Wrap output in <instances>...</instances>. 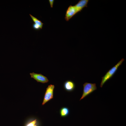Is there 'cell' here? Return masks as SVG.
I'll list each match as a JSON object with an SVG mask.
<instances>
[{
  "mask_svg": "<svg viewBox=\"0 0 126 126\" xmlns=\"http://www.w3.org/2000/svg\"><path fill=\"white\" fill-rule=\"evenodd\" d=\"M124 60V58H122L115 66L109 70L103 77H102V80L100 85L101 87H102L104 84L112 77Z\"/></svg>",
  "mask_w": 126,
  "mask_h": 126,
  "instance_id": "cell-1",
  "label": "cell"
},
{
  "mask_svg": "<svg viewBox=\"0 0 126 126\" xmlns=\"http://www.w3.org/2000/svg\"><path fill=\"white\" fill-rule=\"evenodd\" d=\"M83 92L80 100L92 93L97 89L95 83H85L83 84Z\"/></svg>",
  "mask_w": 126,
  "mask_h": 126,
  "instance_id": "cell-2",
  "label": "cell"
},
{
  "mask_svg": "<svg viewBox=\"0 0 126 126\" xmlns=\"http://www.w3.org/2000/svg\"><path fill=\"white\" fill-rule=\"evenodd\" d=\"M55 86L52 84L49 85L46 88L42 105H44L46 103L53 98V94Z\"/></svg>",
  "mask_w": 126,
  "mask_h": 126,
  "instance_id": "cell-3",
  "label": "cell"
},
{
  "mask_svg": "<svg viewBox=\"0 0 126 126\" xmlns=\"http://www.w3.org/2000/svg\"><path fill=\"white\" fill-rule=\"evenodd\" d=\"M30 74L31 77L33 78L37 82L45 83L48 82L49 80L47 78L41 74H39L34 72L30 73Z\"/></svg>",
  "mask_w": 126,
  "mask_h": 126,
  "instance_id": "cell-4",
  "label": "cell"
},
{
  "mask_svg": "<svg viewBox=\"0 0 126 126\" xmlns=\"http://www.w3.org/2000/svg\"><path fill=\"white\" fill-rule=\"evenodd\" d=\"M77 13L74 6L70 5L66 12L65 19L68 21L75 14Z\"/></svg>",
  "mask_w": 126,
  "mask_h": 126,
  "instance_id": "cell-5",
  "label": "cell"
},
{
  "mask_svg": "<svg viewBox=\"0 0 126 126\" xmlns=\"http://www.w3.org/2000/svg\"><path fill=\"white\" fill-rule=\"evenodd\" d=\"M88 0H80L74 6L77 12H80L83 9L87 7Z\"/></svg>",
  "mask_w": 126,
  "mask_h": 126,
  "instance_id": "cell-6",
  "label": "cell"
},
{
  "mask_svg": "<svg viewBox=\"0 0 126 126\" xmlns=\"http://www.w3.org/2000/svg\"><path fill=\"white\" fill-rule=\"evenodd\" d=\"M64 87L66 91L70 92L74 90L75 87V85L74 83L72 81L67 80L64 83Z\"/></svg>",
  "mask_w": 126,
  "mask_h": 126,
  "instance_id": "cell-7",
  "label": "cell"
},
{
  "mask_svg": "<svg viewBox=\"0 0 126 126\" xmlns=\"http://www.w3.org/2000/svg\"><path fill=\"white\" fill-rule=\"evenodd\" d=\"M29 15L31 18L32 21L37 25H38L41 29H42L43 27V24L42 23L41 21L38 19L34 17L31 14Z\"/></svg>",
  "mask_w": 126,
  "mask_h": 126,
  "instance_id": "cell-8",
  "label": "cell"
},
{
  "mask_svg": "<svg viewBox=\"0 0 126 126\" xmlns=\"http://www.w3.org/2000/svg\"><path fill=\"white\" fill-rule=\"evenodd\" d=\"M69 110L66 107H63L60 110V114L62 117H64L67 116L69 114Z\"/></svg>",
  "mask_w": 126,
  "mask_h": 126,
  "instance_id": "cell-9",
  "label": "cell"
},
{
  "mask_svg": "<svg viewBox=\"0 0 126 126\" xmlns=\"http://www.w3.org/2000/svg\"><path fill=\"white\" fill-rule=\"evenodd\" d=\"M36 122V119H35L28 123L26 126H34Z\"/></svg>",
  "mask_w": 126,
  "mask_h": 126,
  "instance_id": "cell-10",
  "label": "cell"
},
{
  "mask_svg": "<svg viewBox=\"0 0 126 126\" xmlns=\"http://www.w3.org/2000/svg\"><path fill=\"white\" fill-rule=\"evenodd\" d=\"M33 28L36 30H38L41 29L39 26L35 23H34L32 24Z\"/></svg>",
  "mask_w": 126,
  "mask_h": 126,
  "instance_id": "cell-11",
  "label": "cell"
},
{
  "mask_svg": "<svg viewBox=\"0 0 126 126\" xmlns=\"http://www.w3.org/2000/svg\"><path fill=\"white\" fill-rule=\"evenodd\" d=\"M49 1L50 5L51 7L52 8L54 0H49Z\"/></svg>",
  "mask_w": 126,
  "mask_h": 126,
  "instance_id": "cell-12",
  "label": "cell"
},
{
  "mask_svg": "<svg viewBox=\"0 0 126 126\" xmlns=\"http://www.w3.org/2000/svg\"><path fill=\"white\" fill-rule=\"evenodd\" d=\"M34 126H37L36 125H35Z\"/></svg>",
  "mask_w": 126,
  "mask_h": 126,
  "instance_id": "cell-13",
  "label": "cell"
}]
</instances>
